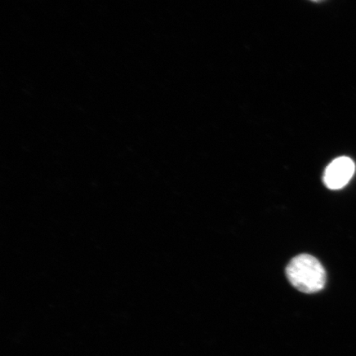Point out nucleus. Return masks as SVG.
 <instances>
[{
    "instance_id": "obj_1",
    "label": "nucleus",
    "mask_w": 356,
    "mask_h": 356,
    "mask_svg": "<svg viewBox=\"0 0 356 356\" xmlns=\"http://www.w3.org/2000/svg\"><path fill=\"white\" fill-rule=\"evenodd\" d=\"M286 275L293 287L305 293L322 291L327 282L324 267L317 258L309 254L293 257L286 267Z\"/></svg>"
},
{
    "instance_id": "obj_2",
    "label": "nucleus",
    "mask_w": 356,
    "mask_h": 356,
    "mask_svg": "<svg viewBox=\"0 0 356 356\" xmlns=\"http://www.w3.org/2000/svg\"><path fill=\"white\" fill-rule=\"evenodd\" d=\"M355 171V165L353 159L345 156L334 159L325 170L324 184L331 190L343 188L349 184Z\"/></svg>"
},
{
    "instance_id": "obj_3",
    "label": "nucleus",
    "mask_w": 356,
    "mask_h": 356,
    "mask_svg": "<svg viewBox=\"0 0 356 356\" xmlns=\"http://www.w3.org/2000/svg\"><path fill=\"white\" fill-rule=\"evenodd\" d=\"M311 1H313V2H321V1H323V0H311Z\"/></svg>"
}]
</instances>
